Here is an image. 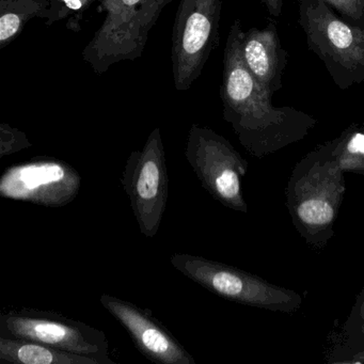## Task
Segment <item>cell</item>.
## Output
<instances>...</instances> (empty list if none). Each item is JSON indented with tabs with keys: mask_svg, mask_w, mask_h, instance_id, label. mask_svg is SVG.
Returning a JSON list of instances; mask_svg holds the SVG:
<instances>
[{
	"mask_svg": "<svg viewBox=\"0 0 364 364\" xmlns=\"http://www.w3.org/2000/svg\"><path fill=\"white\" fill-rule=\"evenodd\" d=\"M242 23L234 21L223 53L220 97L223 118L242 144L257 146L265 140L291 137L313 124L308 114L291 107H274L272 95L257 82L242 52Z\"/></svg>",
	"mask_w": 364,
	"mask_h": 364,
	"instance_id": "1",
	"label": "cell"
},
{
	"mask_svg": "<svg viewBox=\"0 0 364 364\" xmlns=\"http://www.w3.org/2000/svg\"><path fill=\"white\" fill-rule=\"evenodd\" d=\"M299 18L309 48L323 61L342 89L364 82V26L336 16L323 0H298Z\"/></svg>",
	"mask_w": 364,
	"mask_h": 364,
	"instance_id": "2",
	"label": "cell"
},
{
	"mask_svg": "<svg viewBox=\"0 0 364 364\" xmlns=\"http://www.w3.org/2000/svg\"><path fill=\"white\" fill-rule=\"evenodd\" d=\"M173 0H106V18L82 52L93 71L103 74L112 65L141 57L149 33Z\"/></svg>",
	"mask_w": 364,
	"mask_h": 364,
	"instance_id": "3",
	"label": "cell"
},
{
	"mask_svg": "<svg viewBox=\"0 0 364 364\" xmlns=\"http://www.w3.org/2000/svg\"><path fill=\"white\" fill-rule=\"evenodd\" d=\"M221 8V0H180L171 43L176 90H188L201 76L218 44Z\"/></svg>",
	"mask_w": 364,
	"mask_h": 364,
	"instance_id": "4",
	"label": "cell"
},
{
	"mask_svg": "<svg viewBox=\"0 0 364 364\" xmlns=\"http://www.w3.org/2000/svg\"><path fill=\"white\" fill-rule=\"evenodd\" d=\"M121 184L142 235L156 236L167 205L169 176L161 129H153L141 150L133 151L121 176Z\"/></svg>",
	"mask_w": 364,
	"mask_h": 364,
	"instance_id": "5",
	"label": "cell"
},
{
	"mask_svg": "<svg viewBox=\"0 0 364 364\" xmlns=\"http://www.w3.org/2000/svg\"><path fill=\"white\" fill-rule=\"evenodd\" d=\"M0 336L33 341L99 358L105 364H117L108 355L109 344L102 330L53 311L28 308L3 313L0 316Z\"/></svg>",
	"mask_w": 364,
	"mask_h": 364,
	"instance_id": "6",
	"label": "cell"
},
{
	"mask_svg": "<svg viewBox=\"0 0 364 364\" xmlns=\"http://www.w3.org/2000/svg\"><path fill=\"white\" fill-rule=\"evenodd\" d=\"M185 157L202 186L228 208L245 210L240 174L245 165L227 139L208 127L191 125Z\"/></svg>",
	"mask_w": 364,
	"mask_h": 364,
	"instance_id": "7",
	"label": "cell"
},
{
	"mask_svg": "<svg viewBox=\"0 0 364 364\" xmlns=\"http://www.w3.org/2000/svg\"><path fill=\"white\" fill-rule=\"evenodd\" d=\"M80 172L61 159L40 156L8 167L0 178V196L46 208H63L80 193Z\"/></svg>",
	"mask_w": 364,
	"mask_h": 364,
	"instance_id": "8",
	"label": "cell"
},
{
	"mask_svg": "<svg viewBox=\"0 0 364 364\" xmlns=\"http://www.w3.org/2000/svg\"><path fill=\"white\" fill-rule=\"evenodd\" d=\"M100 300L146 359L157 364H196L193 355L150 310L108 294H103Z\"/></svg>",
	"mask_w": 364,
	"mask_h": 364,
	"instance_id": "9",
	"label": "cell"
},
{
	"mask_svg": "<svg viewBox=\"0 0 364 364\" xmlns=\"http://www.w3.org/2000/svg\"><path fill=\"white\" fill-rule=\"evenodd\" d=\"M170 262L181 274L221 297L245 304H265V284L240 270L189 253H176Z\"/></svg>",
	"mask_w": 364,
	"mask_h": 364,
	"instance_id": "10",
	"label": "cell"
},
{
	"mask_svg": "<svg viewBox=\"0 0 364 364\" xmlns=\"http://www.w3.org/2000/svg\"><path fill=\"white\" fill-rule=\"evenodd\" d=\"M242 52L245 63L268 95L282 87V74L287 65V53L281 46L276 24L265 28L252 27L244 33Z\"/></svg>",
	"mask_w": 364,
	"mask_h": 364,
	"instance_id": "11",
	"label": "cell"
},
{
	"mask_svg": "<svg viewBox=\"0 0 364 364\" xmlns=\"http://www.w3.org/2000/svg\"><path fill=\"white\" fill-rule=\"evenodd\" d=\"M0 362L10 364H105L99 358L23 338L0 336Z\"/></svg>",
	"mask_w": 364,
	"mask_h": 364,
	"instance_id": "12",
	"label": "cell"
},
{
	"mask_svg": "<svg viewBox=\"0 0 364 364\" xmlns=\"http://www.w3.org/2000/svg\"><path fill=\"white\" fill-rule=\"evenodd\" d=\"M50 0H0V50L11 44L33 18H48Z\"/></svg>",
	"mask_w": 364,
	"mask_h": 364,
	"instance_id": "13",
	"label": "cell"
},
{
	"mask_svg": "<svg viewBox=\"0 0 364 364\" xmlns=\"http://www.w3.org/2000/svg\"><path fill=\"white\" fill-rule=\"evenodd\" d=\"M95 1L103 5L106 0H50L46 25L50 26L59 21L69 20L68 28L80 31V22L84 12Z\"/></svg>",
	"mask_w": 364,
	"mask_h": 364,
	"instance_id": "14",
	"label": "cell"
},
{
	"mask_svg": "<svg viewBox=\"0 0 364 364\" xmlns=\"http://www.w3.org/2000/svg\"><path fill=\"white\" fill-rule=\"evenodd\" d=\"M31 146L33 144L24 132L6 123L0 124V159H5Z\"/></svg>",
	"mask_w": 364,
	"mask_h": 364,
	"instance_id": "15",
	"label": "cell"
},
{
	"mask_svg": "<svg viewBox=\"0 0 364 364\" xmlns=\"http://www.w3.org/2000/svg\"><path fill=\"white\" fill-rule=\"evenodd\" d=\"M298 215L308 225H321L331 221L333 218V210L327 202L310 200L299 206Z\"/></svg>",
	"mask_w": 364,
	"mask_h": 364,
	"instance_id": "16",
	"label": "cell"
},
{
	"mask_svg": "<svg viewBox=\"0 0 364 364\" xmlns=\"http://www.w3.org/2000/svg\"><path fill=\"white\" fill-rule=\"evenodd\" d=\"M351 24L364 26V0H323Z\"/></svg>",
	"mask_w": 364,
	"mask_h": 364,
	"instance_id": "17",
	"label": "cell"
},
{
	"mask_svg": "<svg viewBox=\"0 0 364 364\" xmlns=\"http://www.w3.org/2000/svg\"><path fill=\"white\" fill-rule=\"evenodd\" d=\"M347 150L355 154H364V134H355L348 142Z\"/></svg>",
	"mask_w": 364,
	"mask_h": 364,
	"instance_id": "18",
	"label": "cell"
},
{
	"mask_svg": "<svg viewBox=\"0 0 364 364\" xmlns=\"http://www.w3.org/2000/svg\"><path fill=\"white\" fill-rule=\"evenodd\" d=\"M262 3L265 5L268 14L272 18H278L282 12L283 0H261Z\"/></svg>",
	"mask_w": 364,
	"mask_h": 364,
	"instance_id": "19",
	"label": "cell"
}]
</instances>
